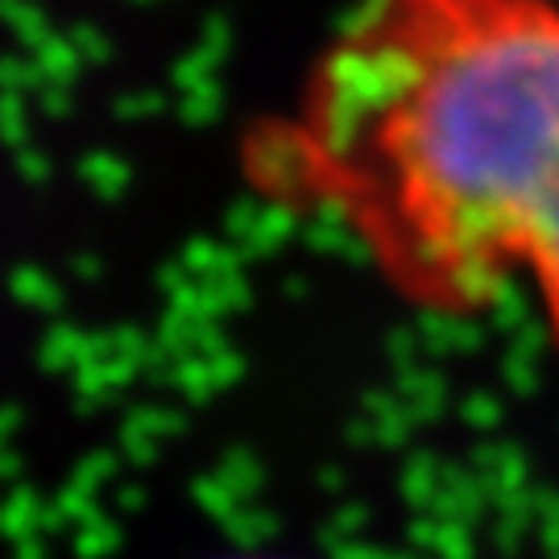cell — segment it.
Here are the masks:
<instances>
[{"label": "cell", "instance_id": "obj_1", "mask_svg": "<svg viewBox=\"0 0 559 559\" xmlns=\"http://www.w3.org/2000/svg\"><path fill=\"white\" fill-rule=\"evenodd\" d=\"M237 162L411 311H489L559 203V0H357Z\"/></svg>", "mask_w": 559, "mask_h": 559}, {"label": "cell", "instance_id": "obj_2", "mask_svg": "<svg viewBox=\"0 0 559 559\" xmlns=\"http://www.w3.org/2000/svg\"><path fill=\"white\" fill-rule=\"evenodd\" d=\"M522 282L535 290L539 311H543V328H547V336H551V348L559 353V203L551 207V216L543 221L539 237L531 245Z\"/></svg>", "mask_w": 559, "mask_h": 559}, {"label": "cell", "instance_id": "obj_3", "mask_svg": "<svg viewBox=\"0 0 559 559\" xmlns=\"http://www.w3.org/2000/svg\"><path fill=\"white\" fill-rule=\"evenodd\" d=\"M233 559H265V556H233Z\"/></svg>", "mask_w": 559, "mask_h": 559}]
</instances>
